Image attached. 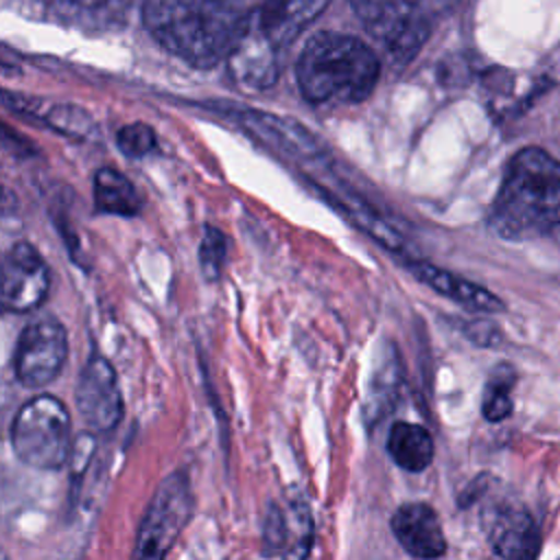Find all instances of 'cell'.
I'll return each mask as SVG.
<instances>
[{
  "label": "cell",
  "instance_id": "cell-1",
  "mask_svg": "<svg viewBox=\"0 0 560 560\" xmlns=\"http://www.w3.org/2000/svg\"><path fill=\"white\" fill-rule=\"evenodd\" d=\"M153 39L195 68L228 59L245 22L234 0H142Z\"/></svg>",
  "mask_w": 560,
  "mask_h": 560
},
{
  "label": "cell",
  "instance_id": "cell-2",
  "mask_svg": "<svg viewBox=\"0 0 560 560\" xmlns=\"http://www.w3.org/2000/svg\"><path fill=\"white\" fill-rule=\"evenodd\" d=\"M490 228L508 241H525L560 225V162L540 147L516 151L492 201Z\"/></svg>",
  "mask_w": 560,
  "mask_h": 560
},
{
  "label": "cell",
  "instance_id": "cell-3",
  "mask_svg": "<svg viewBox=\"0 0 560 560\" xmlns=\"http://www.w3.org/2000/svg\"><path fill=\"white\" fill-rule=\"evenodd\" d=\"M381 77L376 52L354 35L322 31L302 48L295 79L302 96L315 105H354L365 101Z\"/></svg>",
  "mask_w": 560,
  "mask_h": 560
},
{
  "label": "cell",
  "instance_id": "cell-4",
  "mask_svg": "<svg viewBox=\"0 0 560 560\" xmlns=\"http://www.w3.org/2000/svg\"><path fill=\"white\" fill-rule=\"evenodd\" d=\"M328 2L330 0H265L260 7L245 13L238 39L225 59L232 79L243 88H271L280 74L284 50Z\"/></svg>",
  "mask_w": 560,
  "mask_h": 560
},
{
  "label": "cell",
  "instance_id": "cell-5",
  "mask_svg": "<svg viewBox=\"0 0 560 560\" xmlns=\"http://www.w3.org/2000/svg\"><path fill=\"white\" fill-rule=\"evenodd\" d=\"M72 444L70 413L57 396H33L18 409L11 422L13 453L31 468H61L70 459Z\"/></svg>",
  "mask_w": 560,
  "mask_h": 560
},
{
  "label": "cell",
  "instance_id": "cell-6",
  "mask_svg": "<svg viewBox=\"0 0 560 560\" xmlns=\"http://www.w3.org/2000/svg\"><path fill=\"white\" fill-rule=\"evenodd\" d=\"M365 31L396 61H411L431 35L435 15L424 0H350Z\"/></svg>",
  "mask_w": 560,
  "mask_h": 560
},
{
  "label": "cell",
  "instance_id": "cell-7",
  "mask_svg": "<svg viewBox=\"0 0 560 560\" xmlns=\"http://www.w3.org/2000/svg\"><path fill=\"white\" fill-rule=\"evenodd\" d=\"M192 516V492L184 472L166 475L140 518L133 558H164Z\"/></svg>",
  "mask_w": 560,
  "mask_h": 560
},
{
  "label": "cell",
  "instance_id": "cell-8",
  "mask_svg": "<svg viewBox=\"0 0 560 560\" xmlns=\"http://www.w3.org/2000/svg\"><path fill=\"white\" fill-rule=\"evenodd\" d=\"M68 359V332L55 317L28 322L15 343L13 372L22 387L35 389L55 381Z\"/></svg>",
  "mask_w": 560,
  "mask_h": 560
},
{
  "label": "cell",
  "instance_id": "cell-9",
  "mask_svg": "<svg viewBox=\"0 0 560 560\" xmlns=\"http://www.w3.org/2000/svg\"><path fill=\"white\" fill-rule=\"evenodd\" d=\"M50 289V271L42 254L28 241H15L2 258V308L28 313L44 304Z\"/></svg>",
  "mask_w": 560,
  "mask_h": 560
},
{
  "label": "cell",
  "instance_id": "cell-10",
  "mask_svg": "<svg viewBox=\"0 0 560 560\" xmlns=\"http://www.w3.org/2000/svg\"><path fill=\"white\" fill-rule=\"evenodd\" d=\"M74 402L81 420L90 429L105 433L118 424L122 416V394L116 383V372L105 357L94 352L85 361L77 381Z\"/></svg>",
  "mask_w": 560,
  "mask_h": 560
},
{
  "label": "cell",
  "instance_id": "cell-11",
  "mask_svg": "<svg viewBox=\"0 0 560 560\" xmlns=\"http://www.w3.org/2000/svg\"><path fill=\"white\" fill-rule=\"evenodd\" d=\"M225 116H230L241 129L260 140L262 144L276 149L282 155L295 160H319L322 144L319 140L300 122L291 118H282L269 112L243 109V107H225Z\"/></svg>",
  "mask_w": 560,
  "mask_h": 560
},
{
  "label": "cell",
  "instance_id": "cell-12",
  "mask_svg": "<svg viewBox=\"0 0 560 560\" xmlns=\"http://www.w3.org/2000/svg\"><path fill=\"white\" fill-rule=\"evenodd\" d=\"M483 532L492 551L508 560L534 558L540 551V532L534 516L518 503L501 501L490 505L483 516Z\"/></svg>",
  "mask_w": 560,
  "mask_h": 560
},
{
  "label": "cell",
  "instance_id": "cell-13",
  "mask_svg": "<svg viewBox=\"0 0 560 560\" xmlns=\"http://www.w3.org/2000/svg\"><path fill=\"white\" fill-rule=\"evenodd\" d=\"M392 534L413 558H440L446 551V538L435 510L429 503H405L392 516Z\"/></svg>",
  "mask_w": 560,
  "mask_h": 560
},
{
  "label": "cell",
  "instance_id": "cell-14",
  "mask_svg": "<svg viewBox=\"0 0 560 560\" xmlns=\"http://www.w3.org/2000/svg\"><path fill=\"white\" fill-rule=\"evenodd\" d=\"M313 540V525L306 505L293 503L282 508L271 503L262 521L265 556H306Z\"/></svg>",
  "mask_w": 560,
  "mask_h": 560
},
{
  "label": "cell",
  "instance_id": "cell-15",
  "mask_svg": "<svg viewBox=\"0 0 560 560\" xmlns=\"http://www.w3.org/2000/svg\"><path fill=\"white\" fill-rule=\"evenodd\" d=\"M409 271L427 287H431L435 293L446 295L448 300L462 304L468 311H477V313H499L505 308L503 300L499 295H494L492 291L459 278L446 269H440L431 262L424 260H409L407 262Z\"/></svg>",
  "mask_w": 560,
  "mask_h": 560
},
{
  "label": "cell",
  "instance_id": "cell-16",
  "mask_svg": "<svg viewBox=\"0 0 560 560\" xmlns=\"http://www.w3.org/2000/svg\"><path fill=\"white\" fill-rule=\"evenodd\" d=\"M400 387H402V368H400L398 352L392 343H385V348H381L376 354L374 368L365 385L363 416L368 424L378 422L383 416H387L396 407Z\"/></svg>",
  "mask_w": 560,
  "mask_h": 560
},
{
  "label": "cell",
  "instance_id": "cell-17",
  "mask_svg": "<svg viewBox=\"0 0 560 560\" xmlns=\"http://www.w3.org/2000/svg\"><path fill=\"white\" fill-rule=\"evenodd\" d=\"M52 18L81 31H109L120 26L133 0H44Z\"/></svg>",
  "mask_w": 560,
  "mask_h": 560
},
{
  "label": "cell",
  "instance_id": "cell-18",
  "mask_svg": "<svg viewBox=\"0 0 560 560\" xmlns=\"http://www.w3.org/2000/svg\"><path fill=\"white\" fill-rule=\"evenodd\" d=\"M4 103L7 107L39 118L42 122H46L50 129H55L61 136L74 138V140H90L92 136H96V122L92 120V116L77 107V105H48V107H39V101L33 98H24L11 92H4Z\"/></svg>",
  "mask_w": 560,
  "mask_h": 560
},
{
  "label": "cell",
  "instance_id": "cell-19",
  "mask_svg": "<svg viewBox=\"0 0 560 560\" xmlns=\"http://www.w3.org/2000/svg\"><path fill=\"white\" fill-rule=\"evenodd\" d=\"M387 453L407 472H422L433 462V438L416 422H394L387 433Z\"/></svg>",
  "mask_w": 560,
  "mask_h": 560
},
{
  "label": "cell",
  "instance_id": "cell-20",
  "mask_svg": "<svg viewBox=\"0 0 560 560\" xmlns=\"http://www.w3.org/2000/svg\"><path fill=\"white\" fill-rule=\"evenodd\" d=\"M94 206L103 214L136 217L140 214L142 201L133 184L120 171L103 166L94 175Z\"/></svg>",
  "mask_w": 560,
  "mask_h": 560
},
{
  "label": "cell",
  "instance_id": "cell-21",
  "mask_svg": "<svg viewBox=\"0 0 560 560\" xmlns=\"http://www.w3.org/2000/svg\"><path fill=\"white\" fill-rule=\"evenodd\" d=\"M330 203L346 210L348 217L354 221V225H359L365 234H370L385 249L400 252V254L405 252V238L374 208H370L363 199H359L354 195H346V199H339L337 195H332Z\"/></svg>",
  "mask_w": 560,
  "mask_h": 560
},
{
  "label": "cell",
  "instance_id": "cell-22",
  "mask_svg": "<svg viewBox=\"0 0 560 560\" xmlns=\"http://www.w3.org/2000/svg\"><path fill=\"white\" fill-rule=\"evenodd\" d=\"M516 374L510 365H497L490 374L481 400V413L488 422H501L505 420L514 405H512V387H514Z\"/></svg>",
  "mask_w": 560,
  "mask_h": 560
},
{
  "label": "cell",
  "instance_id": "cell-23",
  "mask_svg": "<svg viewBox=\"0 0 560 560\" xmlns=\"http://www.w3.org/2000/svg\"><path fill=\"white\" fill-rule=\"evenodd\" d=\"M225 260H228L225 234L214 225H206L203 238L199 245V262H201V271H203L206 280L214 282L221 276Z\"/></svg>",
  "mask_w": 560,
  "mask_h": 560
},
{
  "label": "cell",
  "instance_id": "cell-24",
  "mask_svg": "<svg viewBox=\"0 0 560 560\" xmlns=\"http://www.w3.org/2000/svg\"><path fill=\"white\" fill-rule=\"evenodd\" d=\"M116 144L127 158L136 160L155 149V131L147 122H129L118 129Z\"/></svg>",
  "mask_w": 560,
  "mask_h": 560
},
{
  "label": "cell",
  "instance_id": "cell-25",
  "mask_svg": "<svg viewBox=\"0 0 560 560\" xmlns=\"http://www.w3.org/2000/svg\"><path fill=\"white\" fill-rule=\"evenodd\" d=\"M468 337L475 341V343H479V346H492V343H497L499 341V328L494 326V324H490L488 319H475L472 324H468Z\"/></svg>",
  "mask_w": 560,
  "mask_h": 560
},
{
  "label": "cell",
  "instance_id": "cell-26",
  "mask_svg": "<svg viewBox=\"0 0 560 560\" xmlns=\"http://www.w3.org/2000/svg\"><path fill=\"white\" fill-rule=\"evenodd\" d=\"M424 2H427V7L431 9V13L438 18V15L446 13V11H451L457 0H424Z\"/></svg>",
  "mask_w": 560,
  "mask_h": 560
}]
</instances>
